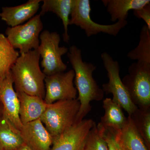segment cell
Instances as JSON below:
<instances>
[{"label": "cell", "instance_id": "7a4b0ae2", "mask_svg": "<svg viewBox=\"0 0 150 150\" xmlns=\"http://www.w3.org/2000/svg\"><path fill=\"white\" fill-rule=\"evenodd\" d=\"M40 56L37 50L20 54L11 73L16 92H22L44 99L46 76L40 67Z\"/></svg>", "mask_w": 150, "mask_h": 150}, {"label": "cell", "instance_id": "603a6c76", "mask_svg": "<svg viewBox=\"0 0 150 150\" xmlns=\"http://www.w3.org/2000/svg\"><path fill=\"white\" fill-rule=\"evenodd\" d=\"M83 150H108L107 143L100 134L96 123L90 131Z\"/></svg>", "mask_w": 150, "mask_h": 150}, {"label": "cell", "instance_id": "cb8c5ba5", "mask_svg": "<svg viewBox=\"0 0 150 150\" xmlns=\"http://www.w3.org/2000/svg\"><path fill=\"white\" fill-rule=\"evenodd\" d=\"M97 127L100 136L107 143L108 150H121L115 139L114 131L106 129L99 124Z\"/></svg>", "mask_w": 150, "mask_h": 150}, {"label": "cell", "instance_id": "4316f807", "mask_svg": "<svg viewBox=\"0 0 150 150\" xmlns=\"http://www.w3.org/2000/svg\"><path fill=\"white\" fill-rule=\"evenodd\" d=\"M3 107L0 101V118L3 115Z\"/></svg>", "mask_w": 150, "mask_h": 150}, {"label": "cell", "instance_id": "9a60e30c", "mask_svg": "<svg viewBox=\"0 0 150 150\" xmlns=\"http://www.w3.org/2000/svg\"><path fill=\"white\" fill-rule=\"evenodd\" d=\"M114 137L121 150H149L130 116L125 126L115 132Z\"/></svg>", "mask_w": 150, "mask_h": 150}, {"label": "cell", "instance_id": "8fae6325", "mask_svg": "<svg viewBox=\"0 0 150 150\" xmlns=\"http://www.w3.org/2000/svg\"><path fill=\"white\" fill-rule=\"evenodd\" d=\"M0 101L3 107V116L19 131L23 126L19 117V100L14 88L11 71L0 79Z\"/></svg>", "mask_w": 150, "mask_h": 150}, {"label": "cell", "instance_id": "83f0119b", "mask_svg": "<svg viewBox=\"0 0 150 150\" xmlns=\"http://www.w3.org/2000/svg\"><path fill=\"white\" fill-rule=\"evenodd\" d=\"M0 150H4V148H3L1 144V143H0Z\"/></svg>", "mask_w": 150, "mask_h": 150}, {"label": "cell", "instance_id": "8992f818", "mask_svg": "<svg viewBox=\"0 0 150 150\" xmlns=\"http://www.w3.org/2000/svg\"><path fill=\"white\" fill-rule=\"evenodd\" d=\"M91 11L89 0H74L69 25H74L80 27L84 30L88 37L101 33L116 36L128 24L127 20L117 21L110 25L96 23L91 18Z\"/></svg>", "mask_w": 150, "mask_h": 150}, {"label": "cell", "instance_id": "6da1fadb", "mask_svg": "<svg viewBox=\"0 0 150 150\" xmlns=\"http://www.w3.org/2000/svg\"><path fill=\"white\" fill-rule=\"evenodd\" d=\"M67 53L74 71V81L79 94L77 99L80 103L75 122L78 123L83 120L91 110V102L102 100L104 97V92L93 76L96 66L92 63L84 62L81 50L75 45L70 47Z\"/></svg>", "mask_w": 150, "mask_h": 150}, {"label": "cell", "instance_id": "277c9868", "mask_svg": "<svg viewBox=\"0 0 150 150\" xmlns=\"http://www.w3.org/2000/svg\"><path fill=\"white\" fill-rule=\"evenodd\" d=\"M122 82L132 102L138 108H150V64L134 62Z\"/></svg>", "mask_w": 150, "mask_h": 150}, {"label": "cell", "instance_id": "484cf974", "mask_svg": "<svg viewBox=\"0 0 150 150\" xmlns=\"http://www.w3.org/2000/svg\"><path fill=\"white\" fill-rule=\"evenodd\" d=\"M16 150H32L27 145L23 143L22 145H21Z\"/></svg>", "mask_w": 150, "mask_h": 150}, {"label": "cell", "instance_id": "4fadbf2b", "mask_svg": "<svg viewBox=\"0 0 150 150\" xmlns=\"http://www.w3.org/2000/svg\"><path fill=\"white\" fill-rule=\"evenodd\" d=\"M40 0H29L23 4L2 8L0 17L10 27L20 25L34 16L40 7Z\"/></svg>", "mask_w": 150, "mask_h": 150}, {"label": "cell", "instance_id": "5b68a950", "mask_svg": "<svg viewBox=\"0 0 150 150\" xmlns=\"http://www.w3.org/2000/svg\"><path fill=\"white\" fill-rule=\"evenodd\" d=\"M39 39L37 50L42 59L40 64L44 74L49 76L64 72L67 67L62 56L68 53L69 49L65 46H59L61 38L59 33L44 30L40 33Z\"/></svg>", "mask_w": 150, "mask_h": 150}, {"label": "cell", "instance_id": "9c48e42d", "mask_svg": "<svg viewBox=\"0 0 150 150\" xmlns=\"http://www.w3.org/2000/svg\"><path fill=\"white\" fill-rule=\"evenodd\" d=\"M74 77L73 69L46 76L44 100L46 104L76 99L78 92L74 86Z\"/></svg>", "mask_w": 150, "mask_h": 150}, {"label": "cell", "instance_id": "52a82bcc", "mask_svg": "<svg viewBox=\"0 0 150 150\" xmlns=\"http://www.w3.org/2000/svg\"><path fill=\"white\" fill-rule=\"evenodd\" d=\"M103 66L107 72L108 81L103 84V92L112 94V100L124 109L129 116L132 115L138 107L133 103L126 88L123 85L120 76V65L118 61H115L107 52L101 55Z\"/></svg>", "mask_w": 150, "mask_h": 150}, {"label": "cell", "instance_id": "ac0fdd59", "mask_svg": "<svg viewBox=\"0 0 150 150\" xmlns=\"http://www.w3.org/2000/svg\"><path fill=\"white\" fill-rule=\"evenodd\" d=\"M103 107L104 115L99 124L114 132L121 130L126 125L127 118L124 115L122 108L110 98L103 100Z\"/></svg>", "mask_w": 150, "mask_h": 150}, {"label": "cell", "instance_id": "2e32d148", "mask_svg": "<svg viewBox=\"0 0 150 150\" xmlns=\"http://www.w3.org/2000/svg\"><path fill=\"white\" fill-rule=\"evenodd\" d=\"M112 22L125 21L129 11L142 8L150 4V0H103Z\"/></svg>", "mask_w": 150, "mask_h": 150}, {"label": "cell", "instance_id": "ffe728a7", "mask_svg": "<svg viewBox=\"0 0 150 150\" xmlns=\"http://www.w3.org/2000/svg\"><path fill=\"white\" fill-rule=\"evenodd\" d=\"M19 54L12 46L5 35L0 33V79L4 77L10 72Z\"/></svg>", "mask_w": 150, "mask_h": 150}, {"label": "cell", "instance_id": "ba28073f", "mask_svg": "<svg viewBox=\"0 0 150 150\" xmlns=\"http://www.w3.org/2000/svg\"><path fill=\"white\" fill-rule=\"evenodd\" d=\"M43 24L40 14L36 15L24 24L8 27L6 30L7 38L20 54L37 50L40 44V33Z\"/></svg>", "mask_w": 150, "mask_h": 150}, {"label": "cell", "instance_id": "3957f363", "mask_svg": "<svg viewBox=\"0 0 150 150\" xmlns=\"http://www.w3.org/2000/svg\"><path fill=\"white\" fill-rule=\"evenodd\" d=\"M80 107L77 98L56 101L47 104L40 119L53 138H55L75 124Z\"/></svg>", "mask_w": 150, "mask_h": 150}, {"label": "cell", "instance_id": "30bf717a", "mask_svg": "<svg viewBox=\"0 0 150 150\" xmlns=\"http://www.w3.org/2000/svg\"><path fill=\"white\" fill-rule=\"evenodd\" d=\"M95 123L84 119L55 138L51 150H83L90 131Z\"/></svg>", "mask_w": 150, "mask_h": 150}, {"label": "cell", "instance_id": "d4e9b609", "mask_svg": "<svg viewBox=\"0 0 150 150\" xmlns=\"http://www.w3.org/2000/svg\"><path fill=\"white\" fill-rule=\"evenodd\" d=\"M134 11V15L139 19H142L146 25L150 30V4L146 5L142 8Z\"/></svg>", "mask_w": 150, "mask_h": 150}, {"label": "cell", "instance_id": "7c38bea8", "mask_svg": "<svg viewBox=\"0 0 150 150\" xmlns=\"http://www.w3.org/2000/svg\"><path fill=\"white\" fill-rule=\"evenodd\" d=\"M23 143L32 150H51L53 137L40 119L23 125L19 130Z\"/></svg>", "mask_w": 150, "mask_h": 150}, {"label": "cell", "instance_id": "7402d4cb", "mask_svg": "<svg viewBox=\"0 0 150 150\" xmlns=\"http://www.w3.org/2000/svg\"><path fill=\"white\" fill-rule=\"evenodd\" d=\"M130 117L148 149H150V108H137Z\"/></svg>", "mask_w": 150, "mask_h": 150}, {"label": "cell", "instance_id": "d6986e66", "mask_svg": "<svg viewBox=\"0 0 150 150\" xmlns=\"http://www.w3.org/2000/svg\"><path fill=\"white\" fill-rule=\"evenodd\" d=\"M0 143L4 150H16L23 144L19 131L3 115L0 118Z\"/></svg>", "mask_w": 150, "mask_h": 150}, {"label": "cell", "instance_id": "e0dca14e", "mask_svg": "<svg viewBox=\"0 0 150 150\" xmlns=\"http://www.w3.org/2000/svg\"><path fill=\"white\" fill-rule=\"evenodd\" d=\"M39 14L41 16L48 12L54 13L62 20L64 26L63 40L68 43L70 40L69 34L70 16L74 0H44Z\"/></svg>", "mask_w": 150, "mask_h": 150}, {"label": "cell", "instance_id": "5bb4252c", "mask_svg": "<svg viewBox=\"0 0 150 150\" xmlns=\"http://www.w3.org/2000/svg\"><path fill=\"white\" fill-rule=\"evenodd\" d=\"M19 100V117L23 125L40 119L47 104L41 98L16 92Z\"/></svg>", "mask_w": 150, "mask_h": 150}, {"label": "cell", "instance_id": "44dd1931", "mask_svg": "<svg viewBox=\"0 0 150 150\" xmlns=\"http://www.w3.org/2000/svg\"><path fill=\"white\" fill-rule=\"evenodd\" d=\"M138 46L129 51L127 56L129 59L150 64V30L145 25L140 32Z\"/></svg>", "mask_w": 150, "mask_h": 150}]
</instances>
